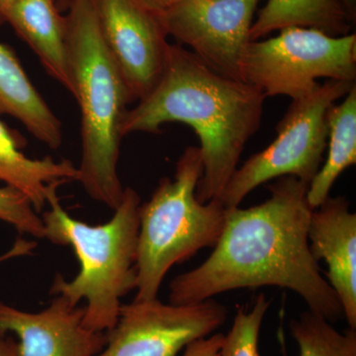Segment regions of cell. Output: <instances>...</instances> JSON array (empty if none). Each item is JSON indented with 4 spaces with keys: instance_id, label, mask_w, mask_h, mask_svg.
I'll list each match as a JSON object with an SVG mask.
<instances>
[{
    "instance_id": "1",
    "label": "cell",
    "mask_w": 356,
    "mask_h": 356,
    "mask_svg": "<svg viewBox=\"0 0 356 356\" xmlns=\"http://www.w3.org/2000/svg\"><path fill=\"white\" fill-rule=\"evenodd\" d=\"M308 188L298 178L281 177L268 185L264 202L227 208L214 250L202 264L173 278L170 303L191 305L231 290L277 286L298 294L309 311L330 323L343 318L341 302L309 248Z\"/></svg>"
},
{
    "instance_id": "2",
    "label": "cell",
    "mask_w": 356,
    "mask_h": 356,
    "mask_svg": "<svg viewBox=\"0 0 356 356\" xmlns=\"http://www.w3.org/2000/svg\"><path fill=\"white\" fill-rule=\"evenodd\" d=\"M266 99L259 88L221 76L188 49L170 44L163 76L128 110L122 134H159L172 122L193 129L203 163L196 198L201 203L220 200L245 145L261 127Z\"/></svg>"
},
{
    "instance_id": "3",
    "label": "cell",
    "mask_w": 356,
    "mask_h": 356,
    "mask_svg": "<svg viewBox=\"0 0 356 356\" xmlns=\"http://www.w3.org/2000/svg\"><path fill=\"white\" fill-rule=\"evenodd\" d=\"M65 19L70 93L81 111L76 181L91 198L114 210L125 189L118 161L130 97L103 39L95 0H72Z\"/></svg>"
},
{
    "instance_id": "4",
    "label": "cell",
    "mask_w": 356,
    "mask_h": 356,
    "mask_svg": "<svg viewBox=\"0 0 356 356\" xmlns=\"http://www.w3.org/2000/svg\"><path fill=\"white\" fill-rule=\"evenodd\" d=\"M58 189L51 191L47 201L50 209L41 217L44 238L70 245L81 267L70 281L58 273L51 294L76 306L84 300V325L92 331L108 332L118 320L121 299L137 286L140 195L131 187L124 189L113 217L93 226L70 216L60 202Z\"/></svg>"
},
{
    "instance_id": "5",
    "label": "cell",
    "mask_w": 356,
    "mask_h": 356,
    "mask_svg": "<svg viewBox=\"0 0 356 356\" xmlns=\"http://www.w3.org/2000/svg\"><path fill=\"white\" fill-rule=\"evenodd\" d=\"M203 173L199 147H188L178 159L173 178L163 177L147 202L140 206L137 301L158 298L166 274L205 248H214L226 222L219 199L201 203L196 187Z\"/></svg>"
},
{
    "instance_id": "6",
    "label": "cell",
    "mask_w": 356,
    "mask_h": 356,
    "mask_svg": "<svg viewBox=\"0 0 356 356\" xmlns=\"http://www.w3.org/2000/svg\"><path fill=\"white\" fill-rule=\"evenodd\" d=\"M355 84L327 79L310 95L292 100L276 126V139L232 175L220 199L225 207L240 206L259 185L278 177H294L310 184L327 147V112Z\"/></svg>"
},
{
    "instance_id": "7",
    "label": "cell",
    "mask_w": 356,
    "mask_h": 356,
    "mask_svg": "<svg viewBox=\"0 0 356 356\" xmlns=\"http://www.w3.org/2000/svg\"><path fill=\"white\" fill-rule=\"evenodd\" d=\"M242 79L266 95L292 100L310 95L318 79L356 81V35L332 37L310 28L291 27L267 40L250 41Z\"/></svg>"
},
{
    "instance_id": "8",
    "label": "cell",
    "mask_w": 356,
    "mask_h": 356,
    "mask_svg": "<svg viewBox=\"0 0 356 356\" xmlns=\"http://www.w3.org/2000/svg\"><path fill=\"white\" fill-rule=\"evenodd\" d=\"M227 317V307L213 298L191 305L134 300L122 304L116 324L106 332V346L95 356H177L216 332Z\"/></svg>"
},
{
    "instance_id": "9",
    "label": "cell",
    "mask_w": 356,
    "mask_h": 356,
    "mask_svg": "<svg viewBox=\"0 0 356 356\" xmlns=\"http://www.w3.org/2000/svg\"><path fill=\"white\" fill-rule=\"evenodd\" d=\"M261 0H181L159 13L168 36L211 70L243 81L242 62Z\"/></svg>"
},
{
    "instance_id": "10",
    "label": "cell",
    "mask_w": 356,
    "mask_h": 356,
    "mask_svg": "<svg viewBox=\"0 0 356 356\" xmlns=\"http://www.w3.org/2000/svg\"><path fill=\"white\" fill-rule=\"evenodd\" d=\"M95 6L131 103L139 102L156 88L165 67L170 44L159 14L137 0H95Z\"/></svg>"
},
{
    "instance_id": "11",
    "label": "cell",
    "mask_w": 356,
    "mask_h": 356,
    "mask_svg": "<svg viewBox=\"0 0 356 356\" xmlns=\"http://www.w3.org/2000/svg\"><path fill=\"white\" fill-rule=\"evenodd\" d=\"M84 306L56 296L44 310L30 313L0 301V334L17 337L20 356H95L105 348L107 334L88 329Z\"/></svg>"
},
{
    "instance_id": "12",
    "label": "cell",
    "mask_w": 356,
    "mask_h": 356,
    "mask_svg": "<svg viewBox=\"0 0 356 356\" xmlns=\"http://www.w3.org/2000/svg\"><path fill=\"white\" fill-rule=\"evenodd\" d=\"M309 248L327 266V281L343 307V318L356 329V215L344 196H330L312 212Z\"/></svg>"
},
{
    "instance_id": "13",
    "label": "cell",
    "mask_w": 356,
    "mask_h": 356,
    "mask_svg": "<svg viewBox=\"0 0 356 356\" xmlns=\"http://www.w3.org/2000/svg\"><path fill=\"white\" fill-rule=\"evenodd\" d=\"M8 115L51 149L63 142L62 123L30 81L11 49L0 43V116Z\"/></svg>"
},
{
    "instance_id": "14",
    "label": "cell",
    "mask_w": 356,
    "mask_h": 356,
    "mask_svg": "<svg viewBox=\"0 0 356 356\" xmlns=\"http://www.w3.org/2000/svg\"><path fill=\"white\" fill-rule=\"evenodd\" d=\"M6 22L36 54L46 72L70 92L65 19L55 0H18Z\"/></svg>"
},
{
    "instance_id": "15",
    "label": "cell",
    "mask_w": 356,
    "mask_h": 356,
    "mask_svg": "<svg viewBox=\"0 0 356 356\" xmlns=\"http://www.w3.org/2000/svg\"><path fill=\"white\" fill-rule=\"evenodd\" d=\"M76 178L77 166L69 159L25 156L19 140L0 119V182L24 194L37 212L44 209L54 188Z\"/></svg>"
},
{
    "instance_id": "16",
    "label": "cell",
    "mask_w": 356,
    "mask_h": 356,
    "mask_svg": "<svg viewBox=\"0 0 356 356\" xmlns=\"http://www.w3.org/2000/svg\"><path fill=\"white\" fill-rule=\"evenodd\" d=\"M355 21L341 0H267L250 31V41L291 27L310 28L332 37L350 34Z\"/></svg>"
},
{
    "instance_id": "17",
    "label": "cell",
    "mask_w": 356,
    "mask_h": 356,
    "mask_svg": "<svg viewBox=\"0 0 356 356\" xmlns=\"http://www.w3.org/2000/svg\"><path fill=\"white\" fill-rule=\"evenodd\" d=\"M343 98L327 112L329 154L307 192V200L313 210L330 197L339 175L356 163V84Z\"/></svg>"
},
{
    "instance_id": "18",
    "label": "cell",
    "mask_w": 356,
    "mask_h": 356,
    "mask_svg": "<svg viewBox=\"0 0 356 356\" xmlns=\"http://www.w3.org/2000/svg\"><path fill=\"white\" fill-rule=\"evenodd\" d=\"M300 356H356V331H337L329 321L310 311L290 323Z\"/></svg>"
},
{
    "instance_id": "19",
    "label": "cell",
    "mask_w": 356,
    "mask_h": 356,
    "mask_svg": "<svg viewBox=\"0 0 356 356\" xmlns=\"http://www.w3.org/2000/svg\"><path fill=\"white\" fill-rule=\"evenodd\" d=\"M270 304V300L261 294L252 308L238 309L231 330L224 336L220 356H261L259 332Z\"/></svg>"
},
{
    "instance_id": "20",
    "label": "cell",
    "mask_w": 356,
    "mask_h": 356,
    "mask_svg": "<svg viewBox=\"0 0 356 356\" xmlns=\"http://www.w3.org/2000/svg\"><path fill=\"white\" fill-rule=\"evenodd\" d=\"M24 194L10 186H0V221L10 224L20 233L44 238L42 218Z\"/></svg>"
},
{
    "instance_id": "21",
    "label": "cell",
    "mask_w": 356,
    "mask_h": 356,
    "mask_svg": "<svg viewBox=\"0 0 356 356\" xmlns=\"http://www.w3.org/2000/svg\"><path fill=\"white\" fill-rule=\"evenodd\" d=\"M224 336L217 332L192 341L185 348L184 356H220Z\"/></svg>"
},
{
    "instance_id": "22",
    "label": "cell",
    "mask_w": 356,
    "mask_h": 356,
    "mask_svg": "<svg viewBox=\"0 0 356 356\" xmlns=\"http://www.w3.org/2000/svg\"><path fill=\"white\" fill-rule=\"evenodd\" d=\"M36 245L37 243L33 241L25 240L22 238H17L10 250L0 254V264L9 261V259H15V257H24V255L31 254Z\"/></svg>"
},
{
    "instance_id": "23",
    "label": "cell",
    "mask_w": 356,
    "mask_h": 356,
    "mask_svg": "<svg viewBox=\"0 0 356 356\" xmlns=\"http://www.w3.org/2000/svg\"><path fill=\"white\" fill-rule=\"evenodd\" d=\"M142 6L156 13H163L181 0H137Z\"/></svg>"
},
{
    "instance_id": "24",
    "label": "cell",
    "mask_w": 356,
    "mask_h": 356,
    "mask_svg": "<svg viewBox=\"0 0 356 356\" xmlns=\"http://www.w3.org/2000/svg\"><path fill=\"white\" fill-rule=\"evenodd\" d=\"M0 356H20L17 341L13 337L0 334Z\"/></svg>"
},
{
    "instance_id": "25",
    "label": "cell",
    "mask_w": 356,
    "mask_h": 356,
    "mask_svg": "<svg viewBox=\"0 0 356 356\" xmlns=\"http://www.w3.org/2000/svg\"><path fill=\"white\" fill-rule=\"evenodd\" d=\"M18 0H0V25L6 23L7 15Z\"/></svg>"
},
{
    "instance_id": "26",
    "label": "cell",
    "mask_w": 356,
    "mask_h": 356,
    "mask_svg": "<svg viewBox=\"0 0 356 356\" xmlns=\"http://www.w3.org/2000/svg\"><path fill=\"white\" fill-rule=\"evenodd\" d=\"M341 3L346 7V11L351 17V19L355 21L356 18V0H341Z\"/></svg>"
}]
</instances>
